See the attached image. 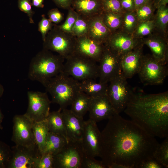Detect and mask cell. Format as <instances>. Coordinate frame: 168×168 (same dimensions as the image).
Segmentation results:
<instances>
[{"mask_svg": "<svg viewBox=\"0 0 168 168\" xmlns=\"http://www.w3.org/2000/svg\"><path fill=\"white\" fill-rule=\"evenodd\" d=\"M108 120L101 132L99 156L106 168L113 163L137 168L141 163L153 157L159 144L155 137L119 114Z\"/></svg>", "mask_w": 168, "mask_h": 168, "instance_id": "1", "label": "cell"}, {"mask_svg": "<svg viewBox=\"0 0 168 168\" xmlns=\"http://www.w3.org/2000/svg\"><path fill=\"white\" fill-rule=\"evenodd\" d=\"M124 112L133 122L155 137H168V92L133 93Z\"/></svg>", "mask_w": 168, "mask_h": 168, "instance_id": "2", "label": "cell"}, {"mask_svg": "<svg viewBox=\"0 0 168 168\" xmlns=\"http://www.w3.org/2000/svg\"><path fill=\"white\" fill-rule=\"evenodd\" d=\"M65 59L58 54L43 49L31 59L28 72L29 78L44 86L63 71Z\"/></svg>", "mask_w": 168, "mask_h": 168, "instance_id": "3", "label": "cell"}, {"mask_svg": "<svg viewBox=\"0 0 168 168\" xmlns=\"http://www.w3.org/2000/svg\"><path fill=\"white\" fill-rule=\"evenodd\" d=\"M79 83L63 71L50 79L44 86L51 97V102L58 104L62 110L71 105L80 91Z\"/></svg>", "mask_w": 168, "mask_h": 168, "instance_id": "4", "label": "cell"}, {"mask_svg": "<svg viewBox=\"0 0 168 168\" xmlns=\"http://www.w3.org/2000/svg\"><path fill=\"white\" fill-rule=\"evenodd\" d=\"M63 72L79 81L92 79L99 77L97 62L74 52L66 59Z\"/></svg>", "mask_w": 168, "mask_h": 168, "instance_id": "5", "label": "cell"}, {"mask_svg": "<svg viewBox=\"0 0 168 168\" xmlns=\"http://www.w3.org/2000/svg\"><path fill=\"white\" fill-rule=\"evenodd\" d=\"M76 39L54 24L43 41V49L56 52L65 59L74 52Z\"/></svg>", "mask_w": 168, "mask_h": 168, "instance_id": "6", "label": "cell"}, {"mask_svg": "<svg viewBox=\"0 0 168 168\" xmlns=\"http://www.w3.org/2000/svg\"><path fill=\"white\" fill-rule=\"evenodd\" d=\"M109 83L106 95L116 113L119 114L124 111L133 92L121 74Z\"/></svg>", "mask_w": 168, "mask_h": 168, "instance_id": "7", "label": "cell"}, {"mask_svg": "<svg viewBox=\"0 0 168 168\" xmlns=\"http://www.w3.org/2000/svg\"><path fill=\"white\" fill-rule=\"evenodd\" d=\"M166 65L156 59L152 56H143L138 73L142 82L145 85L162 84L168 74Z\"/></svg>", "mask_w": 168, "mask_h": 168, "instance_id": "8", "label": "cell"}, {"mask_svg": "<svg viewBox=\"0 0 168 168\" xmlns=\"http://www.w3.org/2000/svg\"><path fill=\"white\" fill-rule=\"evenodd\" d=\"M81 142L69 141L54 155L53 168H81L84 155Z\"/></svg>", "mask_w": 168, "mask_h": 168, "instance_id": "9", "label": "cell"}, {"mask_svg": "<svg viewBox=\"0 0 168 168\" xmlns=\"http://www.w3.org/2000/svg\"><path fill=\"white\" fill-rule=\"evenodd\" d=\"M121 56L104 45L102 54L98 65L99 82L108 83L121 74Z\"/></svg>", "mask_w": 168, "mask_h": 168, "instance_id": "10", "label": "cell"}, {"mask_svg": "<svg viewBox=\"0 0 168 168\" xmlns=\"http://www.w3.org/2000/svg\"><path fill=\"white\" fill-rule=\"evenodd\" d=\"M7 168H36L42 156L37 146L27 147L16 144Z\"/></svg>", "mask_w": 168, "mask_h": 168, "instance_id": "11", "label": "cell"}, {"mask_svg": "<svg viewBox=\"0 0 168 168\" xmlns=\"http://www.w3.org/2000/svg\"><path fill=\"white\" fill-rule=\"evenodd\" d=\"M101 139V132L96 123L90 119L84 121L81 142L84 154L91 158L99 157Z\"/></svg>", "mask_w": 168, "mask_h": 168, "instance_id": "12", "label": "cell"}, {"mask_svg": "<svg viewBox=\"0 0 168 168\" xmlns=\"http://www.w3.org/2000/svg\"><path fill=\"white\" fill-rule=\"evenodd\" d=\"M27 95L28 105L25 115L33 122L45 119L50 112L51 102L47 93L29 91Z\"/></svg>", "mask_w": 168, "mask_h": 168, "instance_id": "13", "label": "cell"}, {"mask_svg": "<svg viewBox=\"0 0 168 168\" xmlns=\"http://www.w3.org/2000/svg\"><path fill=\"white\" fill-rule=\"evenodd\" d=\"M12 140L23 146H36L33 130V122L25 114L16 115L13 119Z\"/></svg>", "mask_w": 168, "mask_h": 168, "instance_id": "14", "label": "cell"}, {"mask_svg": "<svg viewBox=\"0 0 168 168\" xmlns=\"http://www.w3.org/2000/svg\"><path fill=\"white\" fill-rule=\"evenodd\" d=\"M88 112L89 119L96 123L109 119L117 114L106 95L91 97Z\"/></svg>", "mask_w": 168, "mask_h": 168, "instance_id": "15", "label": "cell"}, {"mask_svg": "<svg viewBox=\"0 0 168 168\" xmlns=\"http://www.w3.org/2000/svg\"><path fill=\"white\" fill-rule=\"evenodd\" d=\"M104 48V44L86 36L76 37L74 52L97 63L100 60Z\"/></svg>", "mask_w": 168, "mask_h": 168, "instance_id": "16", "label": "cell"}, {"mask_svg": "<svg viewBox=\"0 0 168 168\" xmlns=\"http://www.w3.org/2000/svg\"><path fill=\"white\" fill-rule=\"evenodd\" d=\"M139 47L121 57V74L127 79L138 74L140 68L143 56Z\"/></svg>", "mask_w": 168, "mask_h": 168, "instance_id": "17", "label": "cell"}, {"mask_svg": "<svg viewBox=\"0 0 168 168\" xmlns=\"http://www.w3.org/2000/svg\"><path fill=\"white\" fill-rule=\"evenodd\" d=\"M61 114L68 141L81 142L84 121L83 118L77 116L67 108L62 110Z\"/></svg>", "mask_w": 168, "mask_h": 168, "instance_id": "18", "label": "cell"}, {"mask_svg": "<svg viewBox=\"0 0 168 168\" xmlns=\"http://www.w3.org/2000/svg\"><path fill=\"white\" fill-rule=\"evenodd\" d=\"M105 45L120 56L139 47L129 35L114 32L112 33Z\"/></svg>", "mask_w": 168, "mask_h": 168, "instance_id": "19", "label": "cell"}, {"mask_svg": "<svg viewBox=\"0 0 168 168\" xmlns=\"http://www.w3.org/2000/svg\"><path fill=\"white\" fill-rule=\"evenodd\" d=\"M88 36L101 44H105L112 32L104 23L101 14L88 19Z\"/></svg>", "mask_w": 168, "mask_h": 168, "instance_id": "20", "label": "cell"}, {"mask_svg": "<svg viewBox=\"0 0 168 168\" xmlns=\"http://www.w3.org/2000/svg\"><path fill=\"white\" fill-rule=\"evenodd\" d=\"M71 6L78 14L87 19L103 11L101 0H72Z\"/></svg>", "mask_w": 168, "mask_h": 168, "instance_id": "21", "label": "cell"}, {"mask_svg": "<svg viewBox=\"0 0 168 168\" xmlns=\"http://www.w3.org/2000/svg\"><path fill=\"white\" fill-rule=\"evenodd\" d=\"M68 142L63 136L49 132L42 152V155L50 152L54 155L59 152Z\"/></svg>", "mask_w": 168, "mask_h": 168, "instance_id": "22", "label": "cell"}, {"mask_svg": "<svg viewBox=\"0 0 168 168\" xmlns=\"http://www.w3.org/2000/svg\"><path fill=\"white\" fill-rule=\"evenodd\" d=\"M108 86L107 83L97 82L92 79L82 81L79 83L80 91L91 97L106 95Z\"/></svg>", "mask_w": 168, "mask_h": 168, "instance_id": "23", "label": "cell"}, {"mask_svg": "<svg viewBox=\"0 0 168 168\" xmlns=\"http://www.w3.org/2000/svg\"><path fill=\"white\" fill-rule=\"evenodd\" d=\"M61 110L50 112L46 118L49 132L60 134L68 141Z\"/></svg>", "mask_w": 168, "mask_h": 168, "instance_id": "24", "label": "cell"}, {"mask_svg": "<svg viewBox=\"0 0 168 168\" xmlns=\"http://www.w3.org/2000/svg\"><path fill=\"white\" fill-rule=\"evenodd\" d=\"M91 97L80 91L71 103L70 110L77 116L83 118L89 108Z\"/></svg>", "mask_w": 168, "mask_h": 168, "instance_id": "25", "label": "cell"}, {"mask_svg": "<svg viewBox=\"0 0 168 168\" xmlns=\"http://www.w3.org/2000/svg\"><path fill=\"white\" fill-rule=\"evenodd\" d=\"M33 130L35 142L42 155L44 144L49 132L46 118L33 122Z\"/></svg>", "mask_w": 168, "mask_h": 168, "instance_id": "26", "label": "cell"}, {"mask_svg": "<svg viewBox=\"0 0 168 168\" xmlns=\"http://www.w3.org/2000/svg\"><path fill=\"white\" fill-rule=\"evenodd\" d=\"M145 44L150 48L152 56L156 59L165 64L167 61V49L164 42L160 39H150L147 40Z\"/></svg>", "mask_w": 168, "mask_h": 168, "instance_id": "27", "label": "cell"}, {"mask_svg": "<svg viewBox=\"0 0 168 168\" xmlns=\"http://www.w3.org/2000/svg\"><path fill=\"white\" fill-rule=\"evenodd\" d=\"M163 167H168V137L159 143L153 156Z\"/></svg>", "mask_w": 168, "mask_h": 168, "instance_id": "28", "label": "cell"}, {"mask_svg": "<svg viewBox=\"0 0 168 168\" xmlns=\"http://www.w3.org/2000/svg\"><path fill=\"white\" fill-rule=\"evenodd\" d=\"M101 15L104 23L112 33L120 26L121 19L119 14L102 11Z\"/></svg>", "mask_w": 168, "mask_h": 168, "instance_id": "29", "label": "cell"}, {"mask_svg": "<svg viewBox=\"0 0 168 168\" xmlns=\"http://www.w3.org/2000/svg\"><path fill=\"white\" fill-rule=\"evenodd\" d=\"M88 27V19L78 14L72 34L76 37L87 36Z\"/></svg>", "mask_w": 168, "mask_h": 168, "instance_id": "30", "label": "cell"}, {"mask_svg": "<svg viewBox=\"0 0 168 168\" xmlns=\"http://www.w3.org/2000/svg\"><path fill=\"white\" fill-rule=\"evenodd\" d=\"M68 10L66 20L62 24L58 26L63 31L72 34V29L77 19L78 14L72 7Z\"/></svg>", "mask_w": 168, "mask_h": 168, "instance_id": "31", "label": "cell"}, {"mask_svg": "<svg viewBox=\"0 0 168 168\" xmlns=\"http://www.w3.org/2000/svg\"><path fill=\"white\" fill-rule=\"evenodd\" d=\"M153 6L151 1L136 9V17L139 20L142 22L148 20L153 13Z\"/></svg>", "mask_w": 168, "mask_h": 168, "instance_id": "32", "label": "cell"}, {"mask_svg": "<svg viewBox=\"0 0 168 168\" xmlns=\"http://www.w3.org/2000/svg\"><path fill=\"white\" fill-rule=\"evenodd\" d=\"M12 155L10 147L0 141V168H7Z\"/></svg>", "mask_w": 168, "mask_h": 168, "instance_id": "33", "label": "cell"}, {"mask_svg": "<svg viewBox=\"0 0 168 168\" xmlns=\"http://www.w3.org/2000/svg\"><path fill=\"white\" fill-rule=\"evenodd\" d=\"M103 11L119 14L123 9L120 0H101Z\"/></svg>", "mask_w": 168, "mask_h": 168, "instance_id": "34", "label": "cell"}, {"mask_svg": "<svg viewBox=\"0 0 168 168\" xmlns=\"http://www.w3.org/2000/svg\"><path fill=\"white\" fill-rule=\"evenodd\" d=\"M157 8V23L159 28L164 30L168 22V9L166 5H161Z\"/></svg>", "mask_w": 168, "mask_h": 168, "instance_id": "35", "label": "cell"}, {"mask_svg": "<svg viewBox=\"0 0 168 168\" xmlns=\"http://www.w3.org/2000/svg\"><path fill=\"white\" fill-rule=\"evenodd\" d=\"M54 24L49 20L44 15L42 16L41 19L38 24V30L41 34L44 41L47 35L52 28Z\"/></svg>", "mask_w": 168, "mask_h": 168, "instance_id": "36", "label": "cell"}, {"mask_svg": "<svg viewBox=\"0 0 168 168\" xmlns=\"http://www.w3.org/2000/svg\"><path fill=\"white\" fill-rule=\"evenodd\" d=\"M54 155L50 152L43 154L39 158L36 168H53Z\"/></svg>", "mask_w": 168, "mask_h": 168, "instance_id": "37", "label": "cell"}, {"mask_svg": "<svg viewBox=\"0 0 168 168\" xmlns=\"http://www.w3.org/2000/svg\"><path fill=\"white\" fill-rule=\"evenodd\" d=\"M18 6L19 9L26 14L30 23H34L33 16L34 12L32 9L31 0H18Z\"/></svg>", "mask_w": 168, "mask_h": 168, "instance_id": "38", "label": "cell"}, {"mask_svg": "<svg viewBox=\"0 0 168 168\" xmlns=\"http://www.w3.org/2000/svg\"><path fill=\"white\" fill-rule=\"evenodd\" d=\"M81 168H106L101 161H98L95 158L85 156L83 157Z\"/></svg>", "mask_w": 168, "mask_h": 168, "instance_id": "39", "label": "cell"}, {"mask_svg": "<svg viewBox=\"0 0 168 168\" xmlns=\"http://www.w3.org/2000/svg\"><path fill=\"white\" fill-rule=\"evenodd\" d=\"M154 26L153 21L147 20L142 22L138 26L136 34L139 36H143L150 34Z\"/></svg>", "mask_w": 168, "mask_h": 168, "instance_id": "40", "label": "cell"}, {"mask_svg": "<svg viewBox=\"0 0 168 168\" xmlns=\"http://www.w3.org/2000/svg\"><path fill=\"white\" fill-rule=\"evenodd\" d=\"M136 16L132 12L125 15L124 20V27L125 30L128 33L132 32L136 24Z\"/></svg>", "mask_w": 168, "mask_h": 168, "instance_id": "41", "label": "cell"}, {"mask_svg": "<svg viewBox=\"0 0 168 168\" xmlns=\"http://www.w3.org/2000/svg\"><path fill=\"white\" fill-rule=\"evenodd\" d=\"M48 15L49 20L55 24L60 23L64 18L63 13L56 8L49 10L48 13Z\"/></svg>", "mask_w": 168, "mask_h": 168, "instance_id": "42", "label": "cell"}, {"mask_svg": "<svg viewBox=\"0 0 168 168\" xmlns=\"http://www.w3.org/2000/svg\"><path fill=\"white\" fill-rule=\"evenodd\" d=\"M163 167L153 157L148 158L141 163L137 168H162Z\"/></svg>", "mask_w": 168, "mask_h": 168, "instance_id": "43", "label": "cell"}, {"mask_svg": "<svg viewBox=\"0 0 168 168\" xmlns=\"http://www.w3.org/2000/svg\"><path fill=\"white\" fill-rule=\"evenodd\" d=\"M120 3L123 10L131 11L135 10L133 0H120Z\"/></svg>", "mask_w": 168, "mask_h": 168, "instance_id": "44", "label": "cell"}, {"mask_svg": "<svg viewBox=\"0 0 168 168\" xmlns=\"http://www.w3.org/2000/svg\"><path fill=\"white\" fill-rule=\"evenodd\" d=\"M58 7L68 9L71 6L72 0H52Z\"/></svg>", "mask_w": 168, "mask_h": 168, "instance_id": "45", "label": "cell"}, {"mask_svg": "<svg viewBox=\"0 0 168 168\" xmlns=\"http://www.w3.org/2000/svg\"><path fill=\"white\" fill-rule=\"evenodd\" d=\"M44 0H31L32 6L38 8H43Z\"/></svg>", "mask_w": 168, "mask_h": 168, "instance_id": "46", "label": "cell"}, {"mask_svg": "<svg viewBox=\"0 0 168 168\" xmlns=\"http://www.w3.org/2000/svg\"><path fill=\"white\" fill-rule=\"evenodd\" d=\"M135 7V9L138 7L146 4L152 0H133Z\"/></svg>", "mask_w": 168, "mask_h": 168, "instance_id": "47", "label": "cell"}, {"mask_svg": "<svg viewBox=\"0 0 168 168\" xmlns=\"http://www.w3.org/2000/svg\"><path fill=\"white\" fill-rule=\"evenodd\" d=\"M152 2L155 7H157L161 5H166L168 0H153Z\"/></svg>", "mask_w": 168, "mask_h": 168, "instance_id": "48", "label": "cell"}, {"mask_svg": "<svg viewBox=\"0 0 168 168\" xmlns=\"http://www.w3.org/2000/svg\"><path fill=\"white\" fill-rule=\"evenodd\" d=\"M3 118V115L2 112V111H1V110L0 108V129H2V122Z\"/></svg>", "mask_w": 168, "mask_h": 168, "instance_id": "49", "label": "cell"}, {"mask_svg": "<svg viewBox=\"0 0 168 168\" xmlns=\"http://www.w3.org/2000/svg\"><path fill=\"white\" fill-rule=\"evenodd\" d=\"M4 92V88L2 86L0 83V98L2 96Z\"/></svg>", "mask_w": 168, "mask_h": 168, "instance_id": "50", "label": "cell"}]
</instances>
